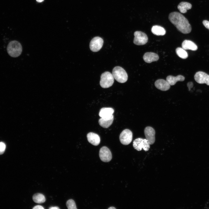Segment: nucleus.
Here are the masks:
<instances>
[{
	"label": "nucleus",
	"mask_w": 209,
	"mask_h": 209,
	"mask_svg": "<svg viewBox=\"0 0 209 209\" xmlns=\"http://www.w3.org/2000/svg\"><path fill=\"white\" fill-rule=\"evenodd\" d=\"M114 82V78L110 72L106 71L103 73L100 76V84L104 88H109L111 86Z\"/></svg>",
	"instance_id": "obj_4"
},
{
	"label": "nucleus",
	"mask_w": 209,
	"mask_h": 209,
	"mask_svg": "<svg viewBox=\"0 0 209 209\" xmlns=\"http://www.w3.org/2000/svg\"><path fill=\"white\" fill-rule=\"evenodd\" d=\"M88 142L95 146L98 145L100 143V138L99 136L93 132H89L87 135Z\"/></svg>",
	"instance_id": "obj_13"
},
{
	"label": "nucleus",
	"mask_w": 209,
	"mask_h": 209,
	"mask_svg": "<svg viewBox=\"0 0 209 209\" xmlns=\"http://www.w3.org/2000/svg\"><path fill=\"white\" fill-rule=\"evenodd\" d=\"M182 47L185 50H190L195 51L198 48L197 46L195 43L190 40H185L183 42Z\"/></svg>",
	"instance_id": "obj_17"
},
{
	"label": "nucleus",
	"mask_w": 209,
	"mask_h": 209,
	"mask_svg": "<svg viewBox=\"0 0 209 209\" xmlns=\"http://www.w3.org/2000/svg\"><path fill=\"white\" fill-rule=\"evenodd\" d=\"M103 42V40L102 38L99 37H93L90 43V49L93 52L99 51L102 48Z\"/></svg>",
	"instance_id": "obj_7"
},
{
	"label": "nucleus",
	"mask_w": 209,
	"mask_h": 209,
	"mask_svg": "<svg viewBox=\"0 0 209 209\" xmlns=\"http://www.w3.org/2000/svg\"><path fill=\"white\" fill-rule=\"evenodd\" d=\"M195 80L200 84H206L209 85V75L203 71H199L195 74Z\"/></svg>",
	"instance_id": "obj_10"
},
{
	"label": "nucleus",
	"mask_w": 209,
	"mask_h": 209,
	"mask_svg": "<svg viewBox=\"0 0 209 209\" xmlns=\"http://www.w3.org/2000/svg\"><path fill=\"white\" fill-rule=\"evenodd\" d=\"M170 21L180 32L184 34L190 33L191 26L188 19L181 13L176 12L170 13L169 15Z\"/></svg>",
	"instance_id": "obj_1"
},
{
	"label": "nucleus",
	"mask_w": 209,
	"mask_h": 209,
	"mask_svg": "<svg viewBox=\"0 0 209 209\" xmlns=\"http://www.w3.org/2000/svg\"><path fill=\"white\" fill-rule=\"evenodd\" d=\"M155 86L158 89L162 91H166L169 90L170 85L166 80L162 79L156 80L154 83Z\"/></svg>",
	"instance_id": "obj_12"
},
{
	"label": "nucleus",
	"mask_w": 209,
	"mask_h": 209,
	"mask_svg": "<svg viewBox=\"0 0 209 209\" xmlns=\"http://www.w3.org/2000/svg\"><path fill=\"white\" fill-rule=\"evenodd\" d=\"M114 112V110L112 108L103 107L100 109L99 115L102 118H109L113 115Z\"/></svg>",
	"instance_id": "obj_15"
},
{
	"label": "nucleus",
	"mask_w": 209,
	"mask_h": 209,
	"mask_svg": "<svg viewBox=\"0 0 209 209\" xmlns=\"http://www.w3.org/2000/svg\"><path fill=\"white\" fill-rule=\"evenodd\" d=\"M114 119L113 116L109 118H101L98 121L100 125L104 128H107L112 124Z\"/></svg>",
	"instance_id": "obj_16"
},
{
	"label": "nucleus",
	"mask_w": 209,
	"mask_h": 209,
	"mask_svg": "<svg viewBox=\"0 0 209 209\" xmlns=\"http://www.w3.org/2000/svg\"><path fill=\"white\" fill-rule=\"evenodd\" d=\"M33 209H44L43 207L40 205H37L34 206Z\"/></svg>",
	"instance_id": "obj_27"
},
{
	"label": "nucleus",
	"mask_w": 209,
	"mask_h": 209,
	"mask_svg": "<svg viewBox=\"0 0 209 209\" xmlns=\"http://www.w3.org/2000/svg\"><path fill=\"white\" fill-rule=\"evenodd\" d=\"M7 50L8 54L11 57H16L19 56L22 51V48L20 43L16 40L10 42L8 44Z\"/></svg>",
	"instance_id": "obj_2"
},
{
	"label": "nucleus",
	"mask_w": 209,
	"mask_h": 209,
	"mask_svg": "<svg viewBox=\"0 0 209 209\" xmlns=\"http://www.w3.org/2000/svg\"><path fill=\"white\" fill-rule=\"evenodd\" d=\"M166 79L170 85H173L178 81H183L185 80V77L181 75H179L176 77L169 75L167 77Z\"/></svg>",
	"instance_id": "obj_18"
},
{
	"label": "nucleus",
	"mask_w": 209,
	"mask_h": 209,
	"mask_svg": "<svg viewBox=\"0 0 209 209\" xmlns=\"http://www.w3.org/2000/svg\"><path fill=\"white\" fill-rule=\"evenodd\" d=\"M144 132L146 138L150 145L153 144L155 140V131L154 129L151 127H147L145 129Z\"/></svg>",
	"instance_id": "obj_11"
},
{
	"label": "nucleus",
	"mask_w": 209,
	"mask_h": 209,
	"mask_svg": "<svg viewBox=\"0 0 209 209\" xmlns=\"http://www.w3.org/2000/svg\"><path fill=\"white\" fill-rule=\"evenodd\" d=\"M150 144L148 140L146 139L138 138L134 140L133 147L138 151H140L143 149L145 151H148L150 148Z\"/></svg>",
	"instance_id": "obj_5"
},
{
	"label": "nucleus",
	"mask_w": 209,
	"mask_h": 209,
	"mask_svg": "<svg viewBox=\"0 0 209 209\" xmlns=\"http://www.w3.org/2000/svg\"><path fill=\"white\" fill-rule=\"evenodd\" d=\"M151 31L154 34L158 36L164 35L166 33L165 29L158 25L153 26L151 29Z\"/></svg>",
	"instance_id": "obj_20"
},
{
	"label": "nucleus",
	"mask_w": 209,
	"mask_h": 209,
	"mask_svg": "<svg viewBox=\"0 0 209 209\" xmlns=\"http://www.w3.org/2000/svg\"><path fill=\"white\" fill-rule=\"evenodd\" d=\"M134 37L133 42L137 45H142L145 44L147 42L148 38L146 34L140 31H136L134 33Z\"/></svg>",
	"instance_id": "obj_6"
},
{
	"label": "nucleus",
	"mask_w": 209,
	"mask_h": 209,
	"mask_svg": "<svg viewBox=\"0 0 209 209\" xmlns=\"http://www.w3.org/2000/svg\"><path fill=\"white\" fill-rule=\"evenodd\" d=\"M159 56L156 53L152 52H147L143 56L144 61L147 63H150L153 62L158 60Z\"/></svg>",
	"instance_id": "obj_14"
},
{
	"label": "nucleus",
	"mask_w": 209,
	"mask_h": 209,
	"mask_svg": "<svg viewBox=\"0 0 209 209\" xmlns=\"http://www.w3.org/2000/svg\"><path fill=\"white\" fill-rule=\"evenodd\" d=\"M6 146L4 143L0 142V155L3 154L5 152Z\"/></svg>",
	"instance_id": "obj_24"
},
{
	"label": "nucleus",
	"mask_w": 209,
	"mask_h": 209,
	"mask_svg": "<svg viewBox=\"0 0 209 209\" xmlns=\"http://www.w3.org/2000/svg\"><path fill=\"white\" fill-rule=\"evenodd\" d=\"M99 156L101 160L105 162L110 161L112 158L111 153L110 149L106 146H103L100 148Z\"/></svg>",
	"instance_id": "obj_9"
},
{
	"label": "nucleus",
	"mask_w": 209,
	"mask_h": 209,
	"mask_svg": "<svg viewBox=\"0 0 209 209\" xmlns=\"http://www.w3.org/2000/svg\"><path fill=\"white\" fill-rule=\"evenodd\" d=\"M33 199L35 202L38 203H43L46 201L45 196L43 194L37 193L34 194L33 196Z\"/></svg>",
	"instance_id": "obj_21"
},
{
	"label": "nucleus",
	"mask_w": 209,
	"mask_h": 209,
	"mask_svg": "<svg viewBox=\"0 0 209 209\" xmlns=\"http://www.w3.org/2000/svg\"><path fill=\"white\" fill-rule=\"evenodd\" d=\"M36 0L38 2H41L44 1V0Z\"/></svg>",
	"instance_id": "obj_29"
},
{
	"label": "nucleus",
	"mask_w": 209,
	"mask_h": 209,
	"mask_svg": "<svg viewBox=\"0 0 209 209\" xmlns=\"http://www.w3.org/2000/svg\"><path fill=\"white\" fill-rule=\"evenodd\" d=\"M203 24L206 28L209 30V21L204 20L203 21Z\"/></svg>",
	"instance_id": "obj_25"
},
{
	"label": "nucleus",
	"mask_w": 209,
	"mask_h": 209,
	"mask_svg": "<svg viewBox=\"0 0 209 209\" xmlns=\"http://www.w3.org/2000/svg\"><path fill=\"white\" fill-rule=\"evenodd\" d=\"M187 86L189 89V90H190V88L193 87V83L192 82H189L187 83Z\"/></svg>",
	"instance_id": "obj_26"
},
{
	"label": "nucleus",
	"mask_w": 209,
	"mask_h": 209,
	"mask_svg": "<svg viewBox=\"0 0 209 209\" xmlns=\"http://www.w3.org/2000/svg\"><path fill=\"white\" fill-rule=\"evenodd\" d=\"M132 137L133 134L131 131L129 129H126L123 130L120 133L119 139L122 144L127 145L131 143Z\"/></svg>",
	"instance_id": "obj_8"
},
{
	"label": "nucleus",
	"mask_w": 209,
	"mask_h": 209,
	"mask_svg": "<svg viewBox=\"0 0 209 209\" xmlns=\"http://www.w3.org/2000/svg\"><path fill=\"white\" fill-rule=\"evenodd\" d=\"M50 209H59L60 208L57 206L51 207L49 208Z\"/></svg>",
	"instance_id": "obj_28"
},
{
	"label": "nucleus",
	"mask_w": 209,
	"mask_h": 209,
	"mask_svg": "<svg viewBox=\"0 0 209 209\" xmlns=\"http://www.w3.org/2000/svg\"><path fill=\"white\" fill-rule=\"evenodd\" d=\"M192 5L190 3L186 2H181L177 6V8L180 12L183 13H185L187 10L191 9Z\"/></svg>",
	"instance_id": "obj_19"
},
{
	"label": "nucleus",
	"mask_w": 209,
	"mask_h": 209,
	"mask_svg": "<svg viewBox=\"0 0 209 209\" xmlns=\"http://www.w3.org/2000/svg\"><path fill=\"white\" fill-rule=\"evenodd\" d=\"M176 52L177 55L182 59H186L188 56L187 52L182 48H177L176 49Z\"/></svg>",
	"instance_id": "obj_22"
},
{
	"label": "nucleus",
	"mask_w": 209,
	"mask_h": 209,
	"mask_svg": "<svg viewBox=\"0 0 209 209\" xmlns=\"http://www.w3.org/2000/svg\"><path fill=\"white\" fill-rule=\"evenodd\" d=\"M114 78L118 82L124 83L128 79V75L125 70L122 67L116 66L114 67L112 71Z\"/></svg>",
	"instance_id": "obj_3"
},
{
	"label": "nucleus",
	"mask_w": 209,
	"mask_h": 209,
	"mask_svg": "<svg viewBox=\"0 0 209 209\" xmlns=\"http://www.w3.org/2000/svg\"><path fill=\"white\" fill-rule=\"evenodd\" d=\"M108 209H116V208L113 207H111L108 208Z\"/></svg>",
	"instance_id": "obj_30"
},
{
	"label": "nucleus",
	"mask_w": 209,
	"mask_h": 209,
	"mask_svg": "<svg viewBox=\"0 0 209 209\" xmlns=\"http://www.w3.org/2000/svg\"><path fill=\"white\" fill-rule=\"evenodd\" d=\"M66 206L69 209H77L75 201L72 199L68 200L66 202Z\"/></svg>",
	"instance_id": "obj_23"
}]
</instances>
